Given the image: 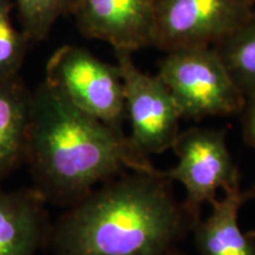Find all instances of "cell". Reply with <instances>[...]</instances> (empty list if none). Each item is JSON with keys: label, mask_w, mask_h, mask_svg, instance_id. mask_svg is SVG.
<instances>
[{"label": "cell", "mask_w": 255, "mask_h": 255, "mask_svg": "<svg viewBox=\"0 0 255 255\" xmlns=\"http://www.w3.org/2000/svg\"><path fill=\"white\" fill-rule=\"evenodd\" d=\"M45 200L72 203L124 170L154 173L129 137L43 82L32 91L26 161Z\"/></svg>", "instance_id": "6da1fadb"}, {"label": "cell", "mask_w": 255, "mask_h": 255, "mask_svg": "<svg viewBox=\"0 0 255 255\" xmlns=\"http://www.w3.org/2000/svg\"><path fill=\"white\" fill-rule=\"evenodd\" d=\"M171 181L132 171L92 189L60 218L59 255H164L193 222L175 197Z\"/></svg>", "instance_id": "7a4b0ae2"}, {"label": "cell", "mask_w": 255, "mask_h": 255, "mask_svg": "<svg viewBox=\"0 0 255 255\" xmlns=\"http://www.w3.org/2000/svg\"><path fill=\"white\" fill-rule=\"evenodd\" d=\"M157 76L171 92L182 119L203 120L241 114L246 97L213 46L167 52Z\"/></svg>", "instance_id": "3957f363"}, {"label": "cell", "mask_w": 255, "mask_h": 255, "mask_svg": "<svg viewBox=\"0 0 255 255\" xmlns=\"http://www.w3.org/2000/svg\"><path fill=\"white\" fill-rule=\"evenodd\" d=\"M173 150L177 157L176 165L168 170H158V174L182 184L186 191L183 208L195 226L200 221L203 205H212L219 190L227 194L241 188L239 169L222 130H184L178 135Z\"/></svg>", "instance_id": "277c9868"}, {"label": "cell", "mask_w": 255, "mask_h": 255, "mask_svg": "<svg viewBox=\"0 0 255 255\" xmlns=\"http://www.w3.org/2000/svg\"><path fill=\"white\" fill-rule=\"evenodd\" d=\"M45 82L78 109L123 132L127 117L119 66L75 45L59 47L46 64Z\"/></svg>", "instance_id": "5b68a950"}, {"label": "cell", "mask_w": 255, "mask_h": 255, "mask_svg": "<svg viewBox=\"0 0 255 255\" xmlns=\"http://www.w3.org/2000/svg\"><path fill=\"white\" fill-rule=\"evenodd\" d=\"M124 87L127 116L131 124L129 136L141 154H162L173 149L180 135L182 119L175 98L157 75L142 72L132 52L115 51Z\"/></svg>", "instance_id": "8992f818"}, {"label": "cell", "mask_w": 255, "mask_h": 255, "mask_svg": "<svg viewBox=\"0 0 255 255\" xmlns=\"http://www.w3.org/2000/svg\"><path fill=\"white\" fill-rule=\"evenodd\" d=\"M254 9L253 0H158L152 46L165 52L212 46Z\"/></svg>", "instance_id": "52a82bcc"}, {"label": "cell", "mask_w": 255, "mask_h": 255, "mask_svg": "<svg viewBox=\"0 0 255 255\" xmlns=\"http://www.w3.org/2000/svg\"><path fill=\"white\" fill-rule=\"evenodd\" d=\"M158 0H81L76 11L79 31L105 41L115 51L135 52L152 46Z\"/></svg>", "instance_id": "ba28073f"}, {"label": "cell", "mask_w": 255, "mask_h": 255, "mask_svg": "<svg viewBox=\"0 0 255 255\" xmlns=\"http://www.w3.org/2000/svg\"><path fill=\"white\" fill-rule=\"evenodd\" d=\"M254 196V189L239 188L210 205V214L193 228L200 255H255V233L242 232L239 223L241 207Z\"/></svg>", "instance_id": "9c48e42d"}, {"label": "cell", "mask_w": 255, "mask_h": 255, "mask_svg": "<svg viewBox=\"0 0 255 255\" xmlns=\"http://www.w3.org/2000/svg\"><path fill=\"white\" fill-rule=\"evenodd\" d=\"M38 190H0V255H34L45 227Z\"/></svg>", "instance_id": "30bf717a"}, {"label": "cell", "mask_w": 255, "mask_h": 255, "mask_svg": "<svg viewBox=\"0 0 255 255\" xmlns=\"http://www.w3.org/2000/svg\"><path fill=\"white\" fill-rule=\"evenodd\" d=\"M31 100L18 76L0 82V181L26 161Z\"/></svg>", "instance_id": "8fae6325"}, {"label": "cell", "mask_w": 255, "mask_h": 255, "mask_svg": "<svg viewBox=\"0 0 255 255\" xmlns=\"http://www.w3.org/2000/svg\"><path fill=\"white\" fill-rule=\"evenodd\" d=\"M212 46L246 101L255 95V9L237 28Z\"/></svg>", "instance_id": "7c38bea8"}, {"label": "cell", "mask_w": 255, "mask_h": 255, "mask_svg": "<svg viewBox=\"0 0 255 255\" xmlns=\"http://www.w3.org/2000/svg\"><path fill=\"white\" fill-rule=\"evenodd\" d=\"M23 31L30 41L49 36L53 24L63 15L75 14L81 0H15Z\"/></svg>", "instance_id": "4fadbf2b"}, {"label": "cell", "mask_w": 255, "mask_h": 255, "mask_svg": "<svg viewBox=\"0 0 255 255\" xmlns=\"http://www.w3.org/2000/svg\"><path fill=\"white\" fill-rule=\"evenodd\" d=\"M12 0H0V82L17 77L30 43L12 24Z\"/></svg>", "instance_id": "5bb4252c"}, {"label": "cell", "mask_w": 255, "mask_h": 255, "mask_svg": "<svg viewBox=\"0 0 255 255\" xmlns=\"http://www.w3.org/2000/svg\"><path fill=\"white\" fill-rule=\"evenodd\" d=\"M242 135L245 142L255 149V95L247 98L242 110Z\"/></svg>", "instance_id": "9a60e30c"}, {"label": "cell", "mask_w": 255, "mask_h": 255, "mask_svg": "<svg viewBox=\"0 0 255 255\" xmlns=\"http://www.w3.org/2000/svg\"><path fill=\"white\" fill-rule=\"evenodd\" d=\"M164 255H186V254H183L182 252H180V251H177V250H175V248H173V250L167 252V253H165Z\"/></svg>", "instance_id": "2e32d148"}, {"label": "cell", "mask_w": 255, "mask_h": 255, "mask_svg": "<svg viewBox=\"0 0 255 255\" xmlns=\"http://www.w3.org/2000/svg\"><path fill=\"white\" fill-rule=\"evenodd\" d=\"M253 1H254V5H255V0H253Z\"/></svg>", "instance_id": "e0dca14e"}]
</instances>
